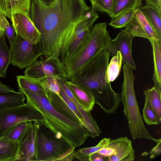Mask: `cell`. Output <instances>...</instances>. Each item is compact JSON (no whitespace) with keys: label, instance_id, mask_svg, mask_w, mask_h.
<instances>
[{"label":"cell","instance_id":"1","mask_svg":"<svg viewBox=\"0 0 161 161\" xmlns=\"http://www.w3.org/2000/svg\"><path fill=\"white\" fill-rule=\"evenodd\" d=\"M91 8L85 0H55L49 5L41 0H32L29 16L40 34L45 59L64 56L77 25Z\"/></svg>","mask_w":161,"mask_h":161},{"label":"cell","instance_id":"2","mask_svg":"<svg viewBox=\"0 0 161 161\" xmlns=\"http://www.w3.org/2000/svg\"><path fill=\"white\" fill-rule=\"evenodd\" d=\"M110 56L108 49L103 50L70 80L87 89L95 103L108 114L115 112L120 102V94L114 91L107 76Z\"/></svg>","mask_w":161,"mask_h":161},{"label":"cell","instance_id":"3","mask_svg":"<svg viewBox=\"0 0 161 161\" xmlns=\"http://www.w3.org/2000/svg\"><path fill=\"white\" fill-rule=\"evenodd\" d=\"M26 97L27 103L42 114L43 124L58 138H63L76 147L83 144L89 136L88 130L55 110L46 96L31 91L19 89Z\"/></svg>","mask_w":161,"mask_h":161},{"label":"cell","instance_id":"4","mask_svg":"<svg viewBox=\"0 0 161 161\" xmlns=\"http://www.w3.org/2000/svg\"><path fill=\"white\" fill-rule=\"evenodd\" d=\"M107 26L105 22L95 24L86 42L80 48L60 59L68 80H70L92 59L108 49L112 39Z\"/></svg>","mask_w":161,"mask_h":161},{"label":"cell","instance_id":"5","mask_svg":"<svg viewBox=\"0 0 161 161\" xmlns=\"http://www.w3.org/2000/svg\"><path fill=\"white\" fill-rule=\"evenodd\" d=\"M123 81L120 100L123 105V111L128 122L130 132L132 138H144L157 143L160 140L153 138L147 129L139 109L134 89L135 77L133 69L124 64Z\"/></svg>","mask_w":161,"mask_h":161},{"label":"cell","instance_id":"6","mask_svg":"<svg viewBox=\"0 0 161 161\" xmlns=\"http://www.w3.org/2000/svg\"><path fill=\"white\" fill-rule=\"evenodd\" d=\"M36 126L34 142L36 161H71L75 158V147L54 133L39 121Z\"/></svg>","mask_w":161,"mask_h":161},{"label":"cell","instance_id":"7","mask_svg":"<svg viewBox=\"0 0 161 161\" xmlns=\"http://www.w3.org/2000/svg\"><path fill=\"white\" fill-rule=\"evenodd\" d=\"M39 121L43 124L42 114L26 103L24 104L0 111V137L13 126L24 122Z\"/></svg>","mask_w":161,"mask_h":161},{"label":"cell","instance_id":"8","mask_svg":"<svg viewBox=\"0 0 161 161\" xmlns=\"http://www.w3.org/2000/svg\"><path fill=\"white\" fill-rule=\"evenodd\" d=\"M9 52L10 64L20 69L28 67L42 55L40 42L32 44L16 34Z\"/></svg>","mask_w":161,"mask_h":161},{"label":"cell","instance_id":"9","mask_svg":"<svg viewBox=\"0 0 161 161\" xmlns=\"http://www.w3.org/2000/svg\"><path fill=\"white\" fill-rule=\"evenodd\" d=\"M24 74L33 78L53 76L64 83L68 80L59 58L46 60L42 55L40 60H36L26 68Z\"/></svg>","mask_w":161,"mask_h":161},{"label":"cell","instance_id":"10","mask_svg":"<svg viewBox=\"0 0 161 161\" xmlns=\"http://www.w3.org/2000/svg\"><path fill=\"white\" fill-rule=\"evenodd\" d=\"M98 18V13L92 8L86 13L83 19L77 25L72 41L62 58L74 53L84 43L94 22Z\"/></svg>","mask_w":161,"mask_h":161},{"label":"cell","instance_id":"11","mask_svg":"<svg viewBox=\"0 0 161 161\" xmlns=\"http://www.w3.org/2000/svg\"><path fill=\"white\" fill-rule=\"evenodd\" d=\"M10 19L16 35L32 44H37L40 42V34L30 16L18 12L13 14Z\"/></svg>","mask_w":161,"mask_h":161},{"label":"cell","instance_id":"12","mask_svg":"<svg viewBox=\"0 0 161 161\" xmlns=\"http://www.w3.org/2000/svg\"><path fill=\"white\" fill-rule=\"evenodd\" d=\"M134 37L122 30L116 38L111 40L108 48L110 55H115L119 51L122 57V62L130 67L133 70L136 68L132 55V42Z\"/></svg>","mask_w":161,"mask_h":161},{"label":"cell","instance_id":"13","mask_svg":"<svg viewBox=\"0 0 161 161\" xmlns=\"http://www.w3.org/2000/svg\"><path fill=\"white\" fill-rule=\"evenodd\" d=\"M36 132L34 122H28L26 128L17 141V160L36 161L34 152Z\"/></svg>","mask_w":161,"mask_h":161},{"label":"cell","instance_id":"14","mask_svg":"<svg viewBox=\"0 0 161 161\" xmlns=\"http://www.w3.org/2000/svg\"><path fill=\"white\" fill-rule=\"evenodd\" d=\"M123 30L134 37H142L148 39L153 38L161 39L138 8L136 9L132 20Z\"/></svg>","mask_w":161,"mask_h":161},{"label":"cell","instance_id":"15","mask_svg":"<svg viewBox=\"0 0 161 161\" xmlns=\"http://www.w3.org/2000/svg\"><path fill=\"white\" fill-rule=\"evenodd\" d=\"M109 144L114 150V153L108 157V161H132L135 158V151L131 141L127 137L111 140Z\"/></svg>","mask_w":161,"mask_h":161},{"label":"cell","instance_id":"16","mask_svg":"<svg viewBox=\"0 0 161 161\" xmlns=\"http://www.w3.org/2000/svg\"><path fill=\"white\" fill-rule=\"evenodd\" d=\"M64 83L85 111L91 112L92 110L95 103V99L87 89L74 84L70 80Z\"/></svg>","mask_w":161,"mask_h":161},{"label":"cell","instance_id":"17","mask_svg":"<svg viewBox=\"0 0 161 161\" xmlns=\"http://www.w3.org/2000/svg\"><path fill=\"white\" fill-rule=\"evenodd\" d=\"M57 80L66 94L73 101L81 112L85 123V128L88 130L89 136L93 138L98 136L102 132L95 120L92 117L90 112L85 111L78 103L70 91L64 83L59 80Z\"/></svg>","mask_w":161,"mask_h":161},{"label":"cell","instance_id":"18","mask_svg":"<svg viewBox=\"0 0 161 161\" xmlns=\"http://www.w3.org/2000/svg\"><path fill=\"white\" fill-rule=\"evenodd\" d=\"M32 0H0V12L10 18L14 13L21 12L29 16Z\"/></svg>","mask_w":161,"mask_h":161},{"label":"cell","instance_id":"19","mask_svg":"<svg viewBox=\"0 0 161 161\" xmlns=\"http://www.w3.org/2000/svg\"><path fill=\"white\" fill-rule=\"evenodd\" d=\"M153 49L154 72L152 80L154 86L161 92V39L153 38L148 39Z\"/></svg>","mask_w":161,"mask_h":161},{"label":"cell","instance_id":"20","mask_svg":"<svg viewBox=\"0 0 161 161\" xmlns=\"http://www.w3.org/2000/svg\"><path fill=\"white\" fill-rule=\"evenodd\" d=\"M44 79V77L33 78L25 75L16 76L19 89H25L45 95L47 98L49 92L45 86Z\"/></svg>","mask_w":161,"mask_h":161},{"label":"cell","instance_id":"21","mask_svg":"<svg viewBox=\"0 0 161 161\" xmlns=\"http://www.w3.org/2000/svg\"><path fill=\"white\" fill-rule=\"evenodd\" d=\"M47 98L55 110L73 121L81 125L78 117L70 108L60 95H58L49 91Z\"/></svg>","mask_w":161,"mask_h":161},{"label":"cell","instance_id":"22","mask_svg":"<svg viewBox=\"0 0 161 161\" xmlns=\"http://www.w3.org/2000/svg\"><path fill=\"white\" fill-rule=\"evenodd\" d=\"M138 8L158 37L161 39V11L147 4Z\"/></svg>","mask_w":161,"mask_h":161},{"label":"cell","instance_id":"23","mask_svg":"<svg viewBox=\"0 0 161 161\" xmlns=\"http://www.w3.org/2000/svg\"><path fill=\"white\" fill-rule=\"evenodd\" d=\"M25 100L24 94L19 91L0 92V111L24 104Z\"/></svg>","mask_w":161,"mask_h":161},{"label":"cell","instance_id":"24","mask_svg":"<svg viewBox=\"0 0 161 161\" xmlns=\"http://www.w3.org/2000/svg\"><path fill=\"white\" fill-rule=\"evenodd\" d=\"M145 103L153 111L159 123L161 122V92L153 87L143 91Z\"/></svg>","mask_w":161,"mask_h":161},{"label":"cell","instance_id":"25","mask_svg":"<svg viewBox=\"0 0 161 161\" xmlns=\"http://www.w3.org/2000/svg\"><path fill=\"white\" fill-rule=\"evenodd\" d=\"M142 0H113L112 14L114 18L133 8H137L142 5Z\"/></svg>","mask_w":161,"mask_h":161},{"label":"cell","instance_id":"26","mask_svg":"<svg viewBox=\"0 0 161 161\" xmlns=\"http://www.w3.org/2000/svg\"><path fill=\"white\" fill-rule=\"evenodd\" d=\"M17 142L0 140V161L17 160Z\"/></svg>","mask_w":161,"mask_h":161},{"label":"cell","instance_id":"27","mask_svg":"<svg viewBox=\"0 0 161 161\" xmlns=\"http://www.w3.org/2000/svg\"><path fill=\"white\" fill-rule=\"evenodd\" d=\"M10 59L9 50L6 43L4 31L2 30L0 36V77L6 76L7 69L10 64Z\"/></svg>","mask_w":161,"mask_h":161},{"label":"cell","instance_id":"28","mask_svg":"<svg viewBox=\"0 0 161 161\" xmlns=\"http://www.w3.org/2000/svg\"><path fill=\"white\" fill-rule=\"evenodd\" d=\"M110 140V138H104L95 146L78 149L75 152V158L81 161H90V155L107 145Z\"/></svg>","mask_w":161,"mask_h":161},{"label":"cell","instance_id":"29","mask_svg":"<svg viewBox=\"0 0 161 161\" xmlns=\"http://www.w3.org/2000/svg\"><path fill=\"white\" fill-rule=\"evenodd\" d=\"M122 62V57L119 51L111 58L108 64L107 70V76L108 81H114L120 72Z\"/></svg>","mask_w":161,"mask_h":161},{"label":"cell","instance_id":"30","mask_svg":"<svg viewBox=\"0 0 161 161\" xmlns=\"http://www.w3.org/2000/svg\"><path fill=\"white\" fill-rule=\"evenodd\" d=\"M28 123V122H24L13 126L0 137V140L8 142H17Z\"/></svg>","mask_w":161,"mask_h":161},{"label":"cell","instance_id":"31","mask_svg":"<svg viewBox=\"0 0 161 161\" xmlns=\"http://www.w3.org/2000/svg\"><path fill=\"white\" fill-rule=\"evenodd\" d=\"M136 8L129 9L116 17L111 19L109 25L115 28L126 27L133 18Z\"/></svg>","mask_w":161,"mask_h":161},{"label":"cell","instance_id":"32","mask_svg":"<svg viewBox=\"0 0 161 161\" xmlns=\"http://www.w3.org/2000/svg\"><path fill=\"white\" fill-rule=\"evenodd\" d=\"M92 3V8L96 11L107 14L110 17L113 0H90Z\"/></svg>","mask_w":161,"mask_h":161},{"label":"cell","instance_id":"33","mask_svg":"<svg viewBox=\"0 0 161 161\" xmlns=\"http://www.w3.org/2000/svg\"><path fill=\"white\" fill-rule=\"evenodd\" d=\"M0 26L1 29L4 31V35L8 39L10 47L15 37V31L13 25H10L5 16L0 12Z\"/></svg>","mask_w":161,"mask_h":161},{"label":"cell","instance_id":"34","mask_svg":"<svg viewBox=\"0 0 161 161\" xmlns=\"http://www.w3.org/2000/svg\"><path fill=\"white\" fill-rule=\"evenodd\" d=\"M60 95L67 103L70 108L78 117L81 125L85 128V123L81 112L73 101L66 94L62 87L60 85Z\"/></svg>","mask_w":161,"mask_h":161},{"label":"cell","instance_id":"35","mask_svg":"<svg viewBox=\"0 0 161 161\" xmlns=\"http://www.w3.org/2000/svg\"><path fill=\"white\" fill-rule=\"evenodd\" d=\"M142 117L145 122L149 125L160 123L154 112L145 103L143 109Z\"/></svg>","mask_w":161,"mask_h":161},{"label":"cell","instance_id":"36","mask_svg":"<svg viewBox=\"0 0 161 161\" xmlns=\"http://www.w3.org/2000/svg\"><path fill=\"white\" fill-rule=\"evenodd\" d=\"M45 86L47 90L51 91L58 95H59L60 87L56 78L53 76L44 77Z\"/></svg>","mask_w":161,"mask_h":161},{"label":"cell","instance_id":"37","mask_svg":"<svg viewBox=\"0 0 161 161\" xmlns=\"http://www.w3.org/2000/svg\"><path fill=\"white\" fill-rule=\"evenodd\" d=\"M96 153H98L104 156L109 157L114 153V150L109 143Z\"/></svg>","mask_w":161,"mask_h":161},{"label":"cell","instance_id":"38","mask_svg":"<svg viewBox=\"0 0 161 161\" xmlns=\"http://www.w3.org/2000/svg\"><path fill=\"white\" fill-rule=\"evenodd\" d=\"M157 143V145L152 149L150 153L151 158L159 156L161 153V140Z\"/></svg>","mask_w":161,"mask_h":161},{"label":"cell","instance_id":"39","mask_svg":"<svg viewBox=\"0 0 161 161\" xmlns=\"http://www.w3.org/2000/svg\"><path fill=\"white\" fill-rule=\"evenodd\" d=\"M108 157L104 156L98 153H95L90 156V161H108Z\"/></svg>","mask_w":161,"mask_h":161},{"label":"cell","instance_id":"40","mask_svg":"<svg viewBox=\"0 0 161 161\" xmlns=\"http://www.w3.org/2000/svg\"><path fill=\"white\" fill-rule=\"evenodd\" d=\"M146 4H149L161 11V0H145Z\"/></svg>","mask_w":161,"mask_h":161},{"label":"cell","instance_id":"41","mask_svg":"<svg viewBox=\"0 0 161 161\" xmlns=\"http://www.w3.org/2000/svg\"><path fill=\"white\" fill-rule=\"evenodd\" d=\"M14 91L10 87L3 84L0 81V92H8Z\"/></svg>","mask_w":161,"mask_h":161},{"label":"cell","instance_id":"42","mask_svg":"<svg viewBox=\"0 0 161 161\" xmlns=\"http://www.w3.org/2000/svg\"><path fill=\"white\" fill-rule=\"evenodd\" d=\"M45 4L49 5H51L55 0H41Z\"/></svg>","mask_w":161,"mask_h":161},{"label":"cell","instance_id":"43","mask_svg":"<svg viewBox=\"0 0 161 161\" xmlns=\"http://www.w3.org/2000/svg\"><path fill=\"white\" fill-rule=\"evenodd\" d=\"M2 31V30L1 29V27H0V36L1 35Z\"/></svg>","mask_w":161,"mask_h":161}]
</instances>
